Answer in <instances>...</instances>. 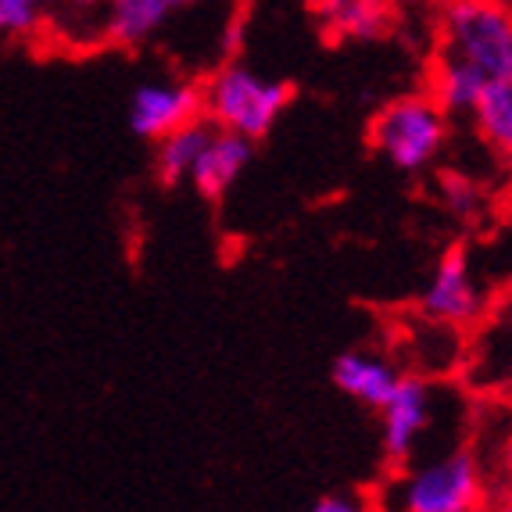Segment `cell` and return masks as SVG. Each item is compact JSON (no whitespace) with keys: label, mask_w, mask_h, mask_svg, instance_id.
I'll list each match as a JSON object with an SVG mask.
<instances>
[{"label":"cell","mask_w":512,"mask_h":512,"mask_svg":"<svg viewBox=\"0 0 512 512\" xmlns=\"http://www.w3.org/2000/svg\"><path fill=\"white\" fill-rule=\"evenodd\" d=\"M201 90H205V119L215 129H230V133H240L255 144L273 133L276 119L294 101L291 83L265 79L244 65H226Z\"/></svg>","instance_id":"obj_1"},{"label":"cell","mask_w":512,"mask_h":512,"mask_svg":"<svg viewBox=\"0 0 512 512\" xmlns=\"http://www.w3.org/2000/svg\"><path fill=\"white\" fill-rule=\"evenodd\" d=\"M441 33V54L466 61L484 79L512 76V15L505 0H448Z\"/></svg>","instance_id":"obj_2"},{"label":"cell","mask_w":512,"mask_h":512,"mask_svg":"<svg viewBox=\"0 0 512 512\" xmlns=\"http://www.w3.org/2000/svg\"><path fill=\"white\" fill-rule=\"evenodd\" d=\"M369 144L394 169L419 172L434 165L448 144V115L434 97H398L373 115Z\"/></svg>","instance_id":"obj_3"},{"label":"cell","mask_w":512,"mask_h":512,"mask_svg":"<svg viewBox=\"0 0 512 512\" xmlns=\"http://www.w3.org/2000/svg\"><path fill=\"white\" fill-rule=\"evenodd\" d=\"M484 502V477L470 448L419 466L402 487V509L409 512H470Z\"/></svg>","instance_id":"obj_4"},{"label":"cell","mask_w":512,"mask_h":512,"mask_svg":"<svg viewBox=\"0 0 512 512\" xmlns=\"http://www.w3.org/2000/svg\"><path fill=\"white\" fill-rule=\"evenodd\" d=\"M484 291H480L473 262L466 248H448L423 291V316L441 326H466L480 316Z\"/></svg>","instance_id":"obj_5"},{"label":"cell","mask_w":512,"mask_h":512,"mask_svg":"<svg viewBox=\"0 0 512 512\" xmlns=\"http://www.w3.org/2000/svg\"><path fill=\"white\" fill-rule=\"evenodd\" d=\"M380 448L391 470H405L416 455V444L423 430L430 427V387L419 376H398L394 391L387 394V402L380 405Z\"/></svg>","instance_id":"obj_6"},{"label":"cell","mask_w":512,"mask_h":512,"mask_svg":"<svg viewBox=\"0 0 512 512\" xmlns=\"http://www.w3.org/2000/svg\"><path fill=\"white\" fill-rule=\"evenodd\" d=\"M194 119H205V90L194 83H144L129 101V129L140 140H158Z\"/></svg>","instance_id":"obj_7"},{"label":"cell","mask_w":512,"mask_h":512,"mask_svg":"<svg viewBox=\"0 0 512 512\" xmlns=\"http://www.w3.org/2000/svg\"><path fill=\"white\" fill-rule=\"evenodd\" d=\"M255 154V140L230 133V129H212L208 144L201 147V154L190 165L187 180L194 183V190L208 201H219L226 190L237 183V176L251 165Z\"/></svg>","instance_id":"obj_8"},{"label":"cell","mask_w":512,"mask_h":512,"mask_svg":"<svg viewBox=\"0 0 512 512\" xmlns=\"http://www.w3.org/2000/svg\"><path fill=\"white\" fill-rule=\"evenodd\" d=\"M333 384L341 387L348 398L362 402L366 409H380L387 402V394L394 391L398 384V369L391 366L387 359L380 355H366V351H344L333 359Z\"/></svg>","instance_id":"obj_9"},{"label":"cell","mask_w":512,"mask_h":512,"mask_svg":"<svg viewBox=\"0 0 512 512\" xmlns=\"http://www.w3.org/2000/svg\"><path fill=\"white\" fill-rule=\"evenodd\" d=\"M172 15V0H104V40L126 51L144 47Z\"/></svg>","instance_id":"obj_10"},{"label":"cell","mask_w":512,"mask_h":512,"mask_svg":"<svg viewBox=\"0 0 512 512\" xmlns=\"http://www.w3.org/2000/svg\"><path fill=\"white\" fill-rule=\"evenodd\" d=\"M316 11L326 33L351 43L380 40L391 22L387 0H316Z\"/></svg>","instance_id":"obj_11"},{"label":"cell","mask_w":512,"mask_h":512,"mask_svg":"<svg viewBox=\"0 0 512 512\" xmlns=\"http://www.w3.org/2000/svg\"><path fill=\"white\" fill-rule=\"evenodd\" d=\"M212 129L215 126L208 119H194V122H187V126L172 129V133L154 140V176H158V183L176 187V183L187 180L190 165H194V158L201 154V147L208 144Z\"/></svg>","instance_id":"obj_12"},{"label":"cell","mask_w":512,"mask_h":512,"mask_svg":"<svg viewBox=\"0 0 512 512\" xmlns=\"http://www.w3.org/2000/svg\"><path fill=\"white\" fill-rule=\"evenodd\" d=\"M473 122L487 147L498 154L512 151V76L509 79H487L473 101Z\"/></svg>","instance_id":"obj_13"},{"label":"cell","mask_w":512,"mask_h":512,"mask_svg":"<svg viewBox=\"0 0 512 512\" xmlns=\"http://www.w3.org/2000/svg\"><path fill=\"white\" fill-rule=\"evenodd\" d=\"M487 79L477 69H470L466 61H455L448 54H437L434 65V101L444 115H455V111H470L477 101L480 86Z\"/></svg>","instance_id":"obj_14"},{"label":"cell","mask_w":512,"mask_h":512,"mask_svg":"<svg viewBox=\"0 0 512 512\" xmlns=\"http://www.w3.org/2000/svg\"><path fill=\"white\" fill-rule=\"evenodd\" d=\"M437 194H441L444 208L459 219H473L480 208V190L473 180H466L462 172H437Z\"/></svg>","instance_id":"obj_15"},{"label":"cell","mask_w":512,"mask_h":512,"mask_svg":"<svg viewBox=\"0 0 512 512\" xmlns=\"http://www.w3.org/2000/svg\"><path fill=\"white\" fill-rule=\"evenodd\" d=\"M51 0H0V36H29Z\"/></svg>","instance_id":"obj_16"},{"label":"cell","mask_w":512,"mask_h":512,"mask_svg":"<svg viewBox=\"0 0 512 512\" xmlns=\"http://www.w3.org/2000/svg\"><path fill=\"white\" fill-rule=\"evenodd\" d=\"M312 509H316V512H355V509H359V502H355V498H348V495H323V498H316V502H312Z\"/></svg>","instance_id":"obj_17"},{"label":"cell","mask_w":512,"mask_h":512,"mask_svg":"<svg viewBox=\"0 0 512 512\" xmlns=\"http://www.w3.org/2000/svg\"><path fill=\"white\" fill-rule=\"evenodd\" d=\"M72 8H101L104 0H69Z\"/></svg>","instance_id":"obj_18"},{"label":"cell","mask_w":512,"mask_h":512,"mask_svg":"<svg viewBox=\"0 0 512 512\" xmlns=\"http://www.w3.org/2000/svg\"><path fill=\"white\" fill-rule=\"evenodd\" d=\"M194 4H201V0H172V8L183 11V8H194Z\"/></svg>","instance_id":"obj_19"},{"label":"cell","mask_w":512,"mask_h":512,"mask_svg":"<svg viewBox=\"0 0 512 512\" xmlns=\"http://www.w3.org/2000/svg\"><path fill=\"white\" fill-rule=\"evenodd\" d=\"M405 4H416V0H405Z\"/></svg>","instance_id":"obj_20"},{"label":"cell","mask_w":512,"mask_h":512,"mask_svg":"<svg viewBox=\"0 0 512 512\" xmlns=\"http://www.w3.org/2000/svg\"><path fill=\"white\" fill-rule=\"evenodd\" d=\"M312 4H316V0H312Z\"/></svg>","instance_id":"obj_21"}]
</instances>
